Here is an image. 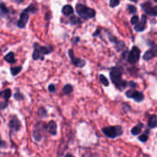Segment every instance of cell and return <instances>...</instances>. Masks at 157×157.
Wrapping results in <instances>:
<instances>
[{"label":"cell","instance_id":"obj_1","mask_svg":"<svg viewBox=\"0 0 157 157\" xmlns=\"http://www.w3.org/2000/svg\"><path fill=\"white\" fill-rule=\"evenodd\" d=\"M109 75H110V79H111L113 84L118 89L122 90L128 86V83L125 80L122 79V77H121L122 72L119 68H118V67L112 68V70L109 73Z\"/></svg>","mask_w":157,"mask_h":157},{"label":"cell","instance_id":"obj_2","mask_svg":"<svg viewBox=\"0 0 157 157\" xmlns=\"http://www.w3.org/2000/svg\"><path fill=\"white\" fill-rule=\"evenodd\" d=\"M53 52V47L52 46H40L39 43H34V51L32 53V59L36 60H44V55L49 54Z\"/></svg>","mask_w":157,"mask_h":157},{"label":"cell","instance_id":"obj_3","mask_svg":"<svg viewBox=\"0 0 157 157\" xmlns=\"http://www.w3.org/2000/svg\"><path fill=\"white\" fill-rule=\"evenodd\" d=\"M36 10H37V8L33 4L30 5V6L28 7L27 8H25L24 11L20 14V18H18V20L17 22V26L18 28H20V29L25 28L28 21H29V14L30 13H35Z\"/></svg>","mask_w":157,"mask_h":157},{"label":"cell","instance_id":"obj_4","mask_svg":"<svg viewBox=\"0 0 157 157\" xmlns=\"http://www.w3.org/2000/svg\"><path fill=\"white\" fill-rule=\"evenodd\" d=\"M76 13L84 20H89L96 16V12L93 8H90L88 7L85 6L82 4H77L75 6Z\"/></svg>","mask_w":157,"mask_h":157},{"label":"cell","instance_id":"obj_5","mask_svg":"<svg viewBox=\"0 0 157 157\" xmlns=\"http://www.w3.org/2000/svg\"><path fill=\"white\" fill-rule=\"evenodd\" d=\"M102 132L110 139H114L119 136H121L123 133V130L121 126H110V127H106L102 129Z\"/></svg>","mask_w":157,"mask_h":157},{"label":"cell","instance_id":"obj_6","mask_svg":"<svg viewBox=\"0 0 157 157\" xmlns=\"http://www.w3.org/2000/svg\"><path fill=\"white\" fill-rule=\"evenodd\" d=\"M47 130V126L45 125L44 122H39L37 123L35 127L33 132H32V135H33V139L36 142H40L41 139H42V136L44 134L45 131Z\"/></svg>","mask_w":157,"mask_h":157},{"label":"cell","instance_id":"obj_7","mask_svg":"<svg viewBox=\"0 0 157 157\" xmlns=\"http://www.w3.org/2000/svg\"><path fill=\"white\" fill-rule=\"evenodd\" d=\"M11 96V90L7 88L0 92V108L4 109L7 107L9 98Z\"/></svg>","mask_w":157,"mask_h":157},{"label":"cell","instance_id":"obj_8","mask_svg":"<svg viewBox=\"0 0 157 157\" xmlns=\"http://www.w3.org/2000/svg\"><path fill=\"white\" fill-rule=\"evenodd\" d=\"M140 55H141V51L140 49L136 47V46H133L131 51L129 53V55L127 56V61L131 63H135L139 61L140 59Z\"/></svg>","mask_w":157,"mask_h":157},{"label":"cell","instance_id":"obj_9","mask_svg":"<svg viewBox=\"0 0 157 157\" xmlns=\"http://www.w3.org/2000/svg\"><path fill=\"white\" fill-rule=\"evenodd\" d=\"M126 96H128V98H132L133 100H135L136 102H142V101L144 99V94L135 89L128 90L126 92Z\"/></svg>","mask_w":157,"mask_h":157},{"label":"cell","instance_id":"obj_10","mask_svg":"<svg viewBox=\"0 0 157 157\" xmlns=\"http://www.w3.org/2000/svg\"><path fill=\"white\" fill-rule=\"evenodd\" d=\"M142 8L144 9V11L148 14L150 16L155 17L157 16V7L156 6H153L150 2H145L142 5Z\"/></svg>","mask_w":157,"mask_h":157},{"label":"cell","instance_id":"obj_11","mask_svg":"<svg viewBox=\"0 0 157 157\" xmlns=\"http://www.w3.org/2000/svg\"><path fill=\"white\" fill-rule=\"evenodd\" d=\"M68 54H69V57H70L72 63H73V65H75L76 67H84L86 65L85 60L75 57V55H73V51L72 49L68 51Z\"/></svg>","mask_w":157,"mask_h":157},{"label":"cell","instance_id":"obj_12","mask_svg":"<svg viewBox=\"0 0 157 157\" xmlns=\"http://www.w3.org/2000/svg\"><path fill=\"white\" fill-rule=\"evenodd\" d=\"M9 128L11 129L14 131H20V129L21 128V123L20 121V119H18L17 116H12L10 118V121H9Z\"/></svg>","mask_w":157,"mask_h":157},{"label":"cell","instance_id":"obj_13","mask_svg":"<svg viewBox=\"0 0 157 157\" xmlns=\"http://www.w3.org/2000/svg\"><path fill=\"white\" fill-rule=\"evenodd\" d=\"M146 21H147V18L145 15L142 16V20L139 21V23L136 25H134V29L136 31L138 32H142L145 29H146Z\"/></svg>","mask_w":157,"mask_h":157},{"label":"cell","instance_id":"obj_14","mask_svg":"<svg viewBox=\"0 0 157 157\" xmlns=\"http://www.w3.org/2000/svg\"><path fill=\"white\" fill-rule=\"evenodd\" d=\"M47 131L49 133H51L52 135H56L57 134V124L54 121H51L47 124Z\"/></svg>","mask_w":157,"mask_h":157},{"label":"cell","instance_id":"obj_15","mask_svg":"<svg viewBox=\"0 0 157 157\" xmlns=\"http://www.w3.org/2000/svg\"><path fill=\"white\" fill-rule=\"evenodd\" d=\"M156 55V51L154 48H153V50H149L144 54V60L145 61H149V60L153 59Z\"/></svg>","mask_w":157,"mask_h":157},{"label":"cell","instance_id":"obj_16","mask_svg":"<svg viewBox=\"0 0 157 157\" xmlns=\"http://www.w3.org/2000/svg\"><path fill=\"white\" fill-rule=\"evenodd\" d=\"M62 12L63 15H65V16H71L73 13V8L72 6H70V5H65V6L63 7Z\"/></svg>","mask_w":157,"mask_h":157},{"label":"cell","instance_id":"obj_17","mask_svg":"<svg viewBox=\"0 0 157 157\" xmlns=\"http://www.w3.org/2000/svg\"><path fill=\"white\" fill-rule=\"evenodd\" d=\"M157 126V118L155 115H152L148 121V127L151 129H154Z\"/></svg>","mask_w":157,"mask_h":157},{"label":"cell","instance_id":"obj_18","mask_svg":"<svg viewBox=\"0 0 157 157\" xmlns=\"http://www.w3.org/2000/svg\"><path fill=\"white\" fill-rule=\"evenodd\" d=\"M5 60L9 63H14L16 62V58H15V54H14V53L10 52V53H8L6 56H5Z\"/></svg>","mask_w":157,"mask_h":157},{"label":"cell","instance_id":"obj_19","mask_svg":"<svg viewBox=\"0 0 157 157\" xmlns=\"http://www.w3.org/2000/svg\"><path fill=\"white\" fill-rule=\"evenodd\" d=\"M144 127L142 126V124H139V125H137L135 127H133L132 128V130H131V133L133 135H138V134H140L141 131H142V128Z\"/></svg>","mask_w":157,"mask_h":157},{"label":"cell","instance_id":"obj_20","mask_svg":"<svg viewBox=\"0 0 157 157\" xmlns=\"http://www.w3.org/2000/svg\"><path fill=\"white\" fill-rule=\"evenodd\" d=\"M0 13L3 16H6L7 14H8V8L4 3H0Z\"/></svg>","mask_w":157,"mask_h":157},{"label":"cell","instance_id":"obj_21","mask_svg":"<svg viewBox=\"0 0 157 157\" xmlns=\"http://www.w3.org/2000/svg\"><path fill=\"white\" fill-rule=\"evenodd\" d=\"M21 70H22V67H21V66L11 67V68H10V73H11V75H12L13 76H15V75H18V73H20Z\"/></svg>","mask_w":157,"mask_h":157},{"label":"cell","instance_id":"obj_22","mask_svg":"<svg viewBox=\"0 0 157 157\" xmlns=\"http://www.w3.org/2000/svg\"><path fill=\"white\" fill-rule=\"evenodd\" d=\"M73 86H71V85H65L64 86V87H63V93L65 94V95H68V94H70V93H72L73 92Z\"/></svg>","mask_w":157,"mask_h":157},{"label":"cell","instance_id":"obj_23","mask_svg":"<svg viewBox=\"0 0 157 157\" xmlns=\"http://www.w3.org/2000/svg\"><path fill=\"white\" fill-rule=\"evenodd\" d=\"M70 23L73 25H77V24H79V23H81V20L79 18H77L75 16H72L70 18Z\"/></svg>","mask_w":157,"mask_h":157},{"label":"cell","instance_id":"obj_24","mask_svg":"<svg viewBox=\"0 0 157 157\" xmlns=\"http://www.w3.org/2000/svg\"><path fill=\"white\" fill-rule=\"evenodd\" d=\"M99 79H100V82L102 83V84L105 86H108L109 84H108V80L106 78V76L104 75H99Z\"/></svg>","mask_w":157,"mask_h":157},{"label":"cell","instance_id":"obj_25","mask_svg":"<svg viewBox=\"0 0 157 157\" xmlns=\"http://www.w3.org/2000/svg\"><path fill=\"white\" fill-rule=\"evenodd\" d=\"M139 21H140V18H139V17L138 16H133L132 18H131V23L132 25H136V24H138L139 23Z\"/></svg>","mask_w":157,"mask_h":157},{"label":"cell","instance_id":"obj_26","mask_svg":"<svg viewBox=\"0 0 157 157\" xmlns=\"http://www.w3.org/2000/svg\"><path fill=\"white\" fill-rule=\"evenodd\" d=\"M127 9L129 10V12L131 13V14H135L136 11H137V9L134 6H132V5H128V7H127Z\"/></svg>","mask_w":157,"mask_h":157},{"label":"cell","instance_id":"obj_27","mask_svg":"<svg viewBox=\"0 0 157 157\" xmlns=\"http://www.w3.org/2000/svg\"><path fill=\"white\" fill-rule=\"evenodd\" d=\"M147 140H148V131H146L145 134H142V135L139 136V141H141L142 142H145Z\"/></svg>","mask_w":157,"mask_h":157},{"label":"cell","instance_id":"obj_28","mask_svg":"<svg viewBox=\"0 0 157 157\" xmlns=\"http://www.w3.org/2000/svg\"><path fill=\"white\" fill-rule=\"evenodd\" d=\"M46 115H47V111H46V109L44 108H40V110H39V116L43 118V117H46Z\"/></svg>","mask_w":157,"mask_h":157},{"label":"cell","instance_id":"obj_29","mask_svg":"<svg viewBox=\"0 0 157 157\" xmlns=\"http://www.w3.org/2000/svg\"><path fill=\"white\" fill-rule=\"evenodd\" d=\"M14 98H15L17 100H22V99H24V96H23L21 93H20V92H17V93L14 95Z\"/></svg>","mask_w":157,"mask_h":157},{"label":"cell","instance_id":"obj_30","mask_svg":"<svg viewBox=\"0 0 157 157\" xmlns=\"http://www.w3.org/2000/svg\"><path fill=\"white\" fill-rule=\"evenodd\" d=\"M119 0H110L109 1V6L111 7H115L119 6Z\"/></svg>","mask_w":157,"mask_h":157},{"label":"cell","instance_id":"obj_31","mask_svg":"<svg viewBox=\"0 0 157 157\" xmlns=\"http://www.w3.org/2000/svg\"><path fill=\"white\" fill-rule=\"evenodd\" d=\"M48 90L50 92H52V93H53V92H55V90H56V87H55L54 85H50L48 86Z\"/></svg>","mask_w":157,"mask_h":157},{"label":"cell","instance_id":"obj_32","mask_svg":"<svg viewBox=\"0 0 157 157\" xmlns=\"http://www.w3.org/2000/svg\"><path fill=\"white\" fill-rule=\"evenodd\" d=\"M5 147H6V142H5L1 139V137H0V148H5Z\"/></svg>","mask_w":157,"mask_h":157},{"label":"cell","instance_id":"obj_33","mask_svg":"<svg viewBox=\"0 0 157 157\" xmlns=\"http://www.w3.org/2000/svg\"><path fill=\"white\" fill-rule=\"evenodd\" d=\"M128 86H130L131 87H136L137 86V84H136V83H134V82H129L128 83Z\"/></svg>","mask_w":157,"mask_h":157},{"label":"cell","instance_id":"obj_34","mask_svg":"<svg viewBox=\"0 0 157 157\" xmlns=\"http://www.w3.org/2000/svg\"><path fill=\"white\" fill-rule=\"evenodd\" d=\"M11 1L15 2V3H17V4H20V3H23V2H24V0H11Z\"/></svg>","mask_w":157,"mask_h":157},{"label":"cell","instance_id":"obj_35","mask_svg":"<svg viewBox=\"0 0 157 157\" xmlns=\"http://www.w3.org/2000/svg\"><path fill=\"white\" fill-rule=\"evenodd\" d=\"M98 33L99 34V30H98L96 31V33H94V36H96V35H98Z\"/></svg>","mask_w":157,"mask_h":157},{"label":"cell","instance_id":"obj_36","mask_svg":"<svg viewBox=\"0 0 157 157\" xmlns=\"http://www.w3.org/2000/svg\"><path fill=\"white\" fill-rule=\"evenodd\" d=\"M131 1H132V2H138V0H131Z\"/></svg>","mask_w":157,"mask_h":157},{"label":"cell","instance_id":"obj_37","mask_svg":"<svg viewBox=\"0 0 157 157\" xmlns=\"http://www.w3.org/2000/svg\"><path fill=\"white\" fill-rule=\"evenodd\" d=\"M154 2H156V3H157V0H154Z\"/></svg>","mask_w":157,"mask_h":157},{"label":"cell","instance_id":"obj_38","mask_svg":"<svg viewBox=\"0 0 157 157\" xmlns=\"http://www.w3.org/2000/svg\"><path fill=\"white\" fill-rule=\"evenodd\" d=\"M0 124H1V121H0Z\"/></svg>","mask_w":157,"mask_h":157}]
</instances>
